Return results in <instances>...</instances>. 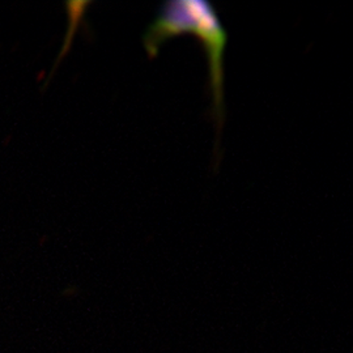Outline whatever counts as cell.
I'll use <instances>...</instances> for the list:
<instances>
[{
	"label": "cell",
	"mask_w": 353,
	"mask_h": 353,
	"mask_svg": "<svg viewBox=\"0 0 353 353\" xmlns=\"http://www.w3.org/2000/svg\"><path fill=\"white\" fill-rule=\"evenodd\" d=\"M181 34H192L201 39L208 63V81L212 96V117L220 134L225 119L224 102V54L228 32L207 0H168L154 20L143 33V46L148 58H156L165 42Z\"/></svg>",
	"instance_id": "obj_1"
}]
</instances>
